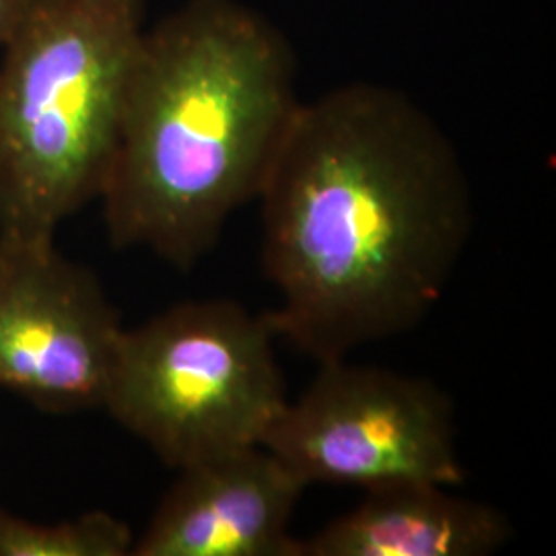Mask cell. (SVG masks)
Wrapping results in <instances>:
<instances>
[{
	"label": "cell",
	"mask_w": 556,
	"mask_h": 556,
	"mask_svg": "<svg viewBox=\"0 0 556 556\" xmlns=\"http://www.w3.org/2000/svg\"><path fill=\"white\" fill-rule=\"evenodd\" d=\"M34 2L36 0H0V52L17 31Z\"/></svg>",
	"instance_id": "cell-10"
},
{
	"label": "cell",
	"mask_w": 556,
	"mask_h": 556,
	"mask_svg": "<svg viewBox=\"0 0 556 556\" xmlns=\"http://www.w3.org/2000/svg\"><path fill=\"white\" fill-rule=\"evenodd\" d=\"M147 0H36L0 52V233L54 238L100 199Z\"/></svg>",
	"instance_id": "cell-3"
},
{
	"label": "cell",
	"mask_w": 556,
	"mask_h": 556,
	"mask_svg": "<svg viewBox=\"0 0 556 556\" xmlns=\"http://www.w3.org/2000/svg\"><path fill=\"white\" fill-rule=\"evenodd\" d=\"M319 365L318 378L287 400L262 441L305 489L371 491L400 482L454 489L466 480L454 404L433 381L346 358Z\"/></svg>",
	"instance_id": "cell-5"
},
{
	"label": "cell",
	"mask_w": 556,
	"mask_h": 556,
	"mask_svg": "<svg viewBox=\"0 0 556 556\" xmlns=\"http://www.w3.org/2000/svg\"><path fill=\"white\" fill-rule=\"evenodd\" d=\"M122 321L54 238L0 233V388L46 413L101 408Z\"/></svg>",
	"instance_id": "cell-6"
},
{
	"label": "cell",
	"mask_w": 556,
	"mask_h": 556,
	"mask_svg": "<svg viewBox=\"0 0 556 556\" xmlns=\"http://www.w3.org/2000/svg\"><path fill=\"white\" fill-rule=\"evenodd\" d=\"M511 536L493 505L445 484L400 482L365 491L355 509L299 540V556H484Z\"/></svg>",
	"instance_id": "cell-8"
},
{
	"label": "cell",
	"mask_w": 556,
	"mask_h": 556,
	"mask_svg": "<svg viewBox=\"0 0 556 556\" xmlns=\"http://www.w3.org/2000/svg\"><path fill=\"white\" fill-rule=\"evenodd\" d=\"M277 337L319 363L413 330L472 233V190L445 130L396 87L303 100L262 184Z\"/></svg>",
	"instance_id": "cell-1"
},
{
	"label": "cell",
	"mask_w": 556,
	"mask_h": 556,
	"mask_svg": "<svg viewBox=\"0 0 556 556\" xmlns=\"http://www.w3.org/2000/svg\"><path fill=\"white\" fill-rule=\"evenodd\" d=\"M301 101L291 41L241 0L147 25L98 199L112 243L190 270L258 199Z\"/></svg>",
	"instance_id": "cell-2"
},
{
	"label": "cell",
	"mask_w": 556,
	"mask_h": 556,
	"mask_svg": "<svg viewBox=\"0 0 556 556\" xmlns=\"http://www.w3.org/2000/svg\"><path fill=\"white\" fill-rule=\"evenodd\" d=\"M178 472L132 556H299L291 521L305 486L266 447Z\"/></svg>",
	"instance_id": "cell-7"
},
{
	"label": "cell",
	"mask_w": 556,
	"mask_h": 556,
	"mask_svg": "<svg viewBox=\"0 0 556 556\" xmlns=\"http://www.w3.org/2000/svg\"><path fill=\"white\" fill-rule=\"evenodd\" d=\"M275 340L238 301L179 303L122 330L101 408L174 470L260 447L289 400Z\"/></svg>",
	"instance_id": "cell-4"
},
{
	"label": "cell",
	"mask_w": 556,
	"mask_h": 556,
	"mask_svg": "<svg viewBox=\"0 0 556 556\" xmlns=\"http://www.w3.org/2000/svg\"><path fill=\"white\" fill-rule=\"evenodd\" d=\"M135 540L108 511L38 523L0 509V556H132Z\"/></svg>",
	"instance_id": "cell-9"
}]
</instances>
